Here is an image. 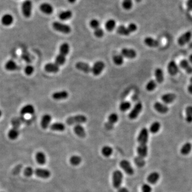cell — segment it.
Segmentation results:
<instances>
[{
  "instance_id": "cell-53",
  "label": "cell",
  "mask_w": 192,
  "mask_h": 192,
  "mask_svg": "<svg viewBox=\"0 0 192 192\" xmlns=\"http://www.w3.org/2000/svg\"><path fill=\"white\" fill-rule=\"evenodd\" d=\"M142 192H152V188L151 186L147 184H144L141 186Z\"/></svg>"
},
{
  "instance_id": "cell-47",
  "label": "cell",
  "mask_w": 192,
  "mask_h": 192,
  "mask_svg": "<svg viewBox=\"0 0 192 192\" xmlns=\"http://www.w3.org/2000/svg\"><path fill=\"white\" fill-rule=\"evenodd\" d=\"M135 164L139 168H142L145 165V161L144 158H143L139 156H137L135 158Z\"/></svg>"
},
{
  "instance_id": "cell-24",
  "label": "cell",
  "mask_w": 192,
  "mask_h": 192,
  "mask_svg": "<svg viewBox=\"0 0 192 192\" xmlns=\"http://www.w3.org/2000/svg\"><path fill=\"white\" fill-rule=\"evenodd\" d=\"M180 67L188 74H192V65L186 59H183L179 64Z\"/></svg>"
},
{
  "instance_id": "cell-18",
  "label": "cell",
  "mask_w": 192,
  "mask_h": 192,
  "mask_svg": "<svg viewBox=\"0 0 192 192\" xmlns=\"http://www.w3.org/2000/svg\"><path fill=\"white\" fill-rule=\"evenodd\" d=\"M69 96L68 92L66 90L59 91L53 92L52 94V97L53 99L56 100L66 99Z\"/></svg>"
},
{
  "instance_id": "cell-8",
  "label": "cell",
  "mask_w": 192,
  "mask_h": 192,
  "mask_svg": "<svg viewBox=\"0 0 192 192\" xmlns=\"http://www.w3.org/2000/svg\"><path fill=\"white\" fill-rule=\"evenodd\" d=\"M192 38V33L190 30H188L187 32H185L182 35L179 36L178 40L177 43L181 46L186 44L187 43L190 41Z\"/></svg>"
},
{
  "instance_id": "cell-60",
  "label": "cell",
  "mask_w": 192,
  "mask_h": 192,
  "mask_svg": "<svg viewBox=\"0 0 192 192\" xmlns=\"http://www.w3.org/2000/svg\"><path fill=\"white\" fill-rule=\"evenodd\" d=\"M2 110H1V109H0V118H1V117H2Z\"/></svg>"
},
{
  "instance_id": "cell-15",
  "label": "cell",
  "mask_w": 192,
  "mask_h": 192,
  "mask_svg": "<svg viewBox=\"0 0 192 192\" xmlns=\"http://www.w3.org/2000/svg\"><path fill=\"white\" fill-rule=\"evenodd\" d=\"M75 67L77 70L84 72L85 73H89L90 72H91V68H92V67H91L89 64L87 62H76L75 64Z\"/></svg>"
},
{
  "instance_id": "cell-27",
  "label": "cell",
  "mask_w": 192,
  "mask_h": 192,
  "mask_svg": "<svg viewBox=\"0 0 192 192\" xmlns=\"http://www.w3.org/2000/svg\"><path fill=\"white\" fill-rule=\"evenodd\" d=\"M160 174L158 172H153L148 176L147 180L151 184H155L160 179Z\"/></svg>"
},
{
  "instance_id": "cell-4",
  "label": "cell",
  "mask_w": 192,
  "mask_h": 192,
  "mask_svg": "<svg viewBox=\"0 0 192 192\" xmlns=\"http://www.w3.org/2000/svg\"><path fill=\"white\" fill-rule=\"evenodd\" d=\"M123 175L122 172L120 170H115L113 173V185L114 187L119 189L122 183Z\"/></svg>"
},
{
  "instance_id": "cell-20",
  "label": "cell",
  "mask_w": 192,
  "mask_h": 192,
  "mask_svg": "<svg viewBox=\"0 0 192 192\" xmlns=\"http://www.w3.org/2000/svg\"><path fill=\"white\" fill-rule=\"evenodd\" d=\"M4 68L9 72H13L18 69V65L15 60L9 59L4 64Z\"/></svg>"
},
{
  "instance_id": "cell-11",
  "label": "cell",
  "mask_w": 192,
  "mask_h": 192,
  "mask_svg": "<svg viewBox=\"0 0 192 192\" xmlns=\"http://www.w3.org/2000/svg\"><path fill=\"white\" fill-rule=\"evenodd\" d=\"M154 108L157 112L164 114L167 113L169 110V108L168 107V106L166 104H164L163 103H161L160 102H156L154 104Z\"/></svg>"
},
{
  "instance_id": "cell-48",
  "label": "cell",
  "mask_w": 192,
  "mask_h": 192,
  "mask_svg": "<svg viewBox=\"0 0 192 192\" xmlns=\"http://www.w3.org/2000/svg\"><path fill=\"white\" fill-rule=\"evenodd\" d=\"M24 73L26 75H32L34 72V67L31 65H27L25 67Z\"/></svg>"
},
{
  "instance_id": "cell-34",
  "label": "cell",
  "mask_w": 192,
  "mask_h": 192,
  "mask_svg": "<svg viewBox=\"0 0 192 192\" xmlns=\"http://www.w3.org/2000/svg\"><path fill=\"white\" fill-rule=\"evenodd\" d=\"M116 25H117L116 21L114 19H108L106 22L105 27L106 30L108 32H112L116 27Z\"/></svg>"
},
{
  "instance_id": "cell-23",
  "label": "cell",
  "mask_w": 192,
  "mask_h": 192,
  "mask_svg": "<svg viewBox=\"0 0 192 192\" xmlns=\"http://www.w3.org/2000/svg\"><path fill=\"white\" fill-rule=\"evenodd\" d=\"M44 70L48 73H57L59 71V66L57 65L55 62H49L45 64Z\"/></svg>"
},
{
  "instance_id": "cell-32",
  "label": "cell",
  "mask_w": 192,
  "mask_h": 192,
  "mask_svg": "<svg viewBox=\"0 0 192 192\" xmlns=\"http://www.w3.org/2000/svg\"><path fill=\"white\" fill-rule=\"evenodd\" d=\"M192 149V144L190 142H187L183 145L181 149V153L183 155H187L189 154Z\"/></svg>"
},
{
  "instance_id": "cell-45",
  "label": "cell",
  "mask_w": 192,
  "mask_h": 192,
  "mask_svg": "<svg viewBox=\"0 0 192 192\" xmlns=\"http://www.w3.org/2000/svg\"><path fill=\"white\" fill-rule=\"evenodd\" d=\"M122 6L124 10H130L133 7V0H123Z\"/></svg>"
},
{
  "instance_id": "cell-36",
  "label": "cell",
  "mask_w": 192,
  "mask_h": 192,
  "mask_svg": "<svg viewBox=\"0 0 192 192\" xmlns=\"http://www.w3.org/2000/svg\"><path fill=\"white\" fill-rule=\"evenodd\" d=\"M117 32L118 34L123 36H129L130 34V33L128 30L127 27H126L124 25H120L117 28Z\"/></svg>"
},
{
  "instance_id": "cell-14",
  "label": "cell",
  "mask_w": 192,
  "mask_h": 192,
  "mask_svg": "<svg viewBox=\"0 0 192 192\" xmlns=\"http://www.w3.org/2000/svg\"><path fill=\"white\" fill-rule=\"evenodd\" d=\"M34 173L36 176L43 179H47L51 176V172L49 170L44 168H37L35 170Z\"/></svg>"
},
{
  "instance_id": "cell-22",
  "label": "cell",
  "mask_w": 192,
  "mask_h": 192,
  "mask_svg": "<svg viewBox=\"0 0 192 192\" xmlns=\"http://www.w3.org/2000/svg\"><path fill=\"white\" fill-rule=\"evenodd\" d=\"M14 22V17L13 16L9 14L6 13L1 18V23L5 26H10Z\"/></svg>"
},
{
  "instance_id": "cell-42",
  "label": "cell",
  "mask_w": 192,
  "mask_h": 192,
  "mask_svg": "<svg viewBox=\"0 0 192 192\" xmlns=\"http://www.w3.org/2000/svg\"><path fill=\"white\" fill-rule=\"evenodd\" d=\"M157 82L155 80H151L148 82L146 85V89L149 92H152L157 87Z\"/></svg>"
},
{
  "instance_id": "cell-46",
  "label": "cell",
  "mask_w": 192,
  "mask_h": 192,
  "mask_svg": "<svg viewBox=\"0 0 192 192\" xmlns=\"http://www.w3.org/2000/svg\"><path fill=\"white\" fill-rule=\"evenodd\" d=\"M118 120H119V117L117 113H111L108 117V122L113 125L116 123Z\"/></svg>"
},
{
  "instance_id": "cell-21",
  "label": "cell",
  "mask_w": 192,
  "mask_h": 192,
  "mask_svg": "<svg viewBox=\"0 0 192 192\" xmlns=\"http://www.w3.org/2000/svg\"><path fill=\"white\" fill-rule=\"evenodd\" d=\"M52 120V117L49 114H45L42 117L41 126L43 129H47L49 127Z\"/></svg>"
},
{
  "instance_id": "cell-5",
  "label": "cell",
  "mask_w": 192,
  "mask_h": 192,
  "mask_svg": "<svg viewBox=\"0 0 192 192\" xmlns=\"http://www.w3.org/2000/svg\"><path fill=\"white\" fill-rule=\"evenodd\" d=\"M149 132L147 128H143L140 131L137 137L139 145H147L149 140Z\"/></svg>"
},
{
  "instance_id": "cell-37",
  "label": "cell",
  "mask_w": 192,
  "mask_h": 192,
  "mask_svg": "<svg viewBox=\"0 0 192 192\" xmlns=\"http://www.w3.org/2000/svg\"><path fill=\"white\" fill-rule=\"evenodd\" d=\"M161 123L158 121H155L151 124L149 128V131L153 134H155L160 131L161 129Z\"/></svg>"
},
{
  "instance_id": "cell-31",
  "label": "cell",
  "mask_w": 192,
  "mask_h": 192,
  "mask_svg": "<svg viewBox=\"0 0 192 192\" xmlns=\"http://www.w3.org/2000/svg\"><path fill=\"white\" fill-rule=\"evenodd\" d=\"M36 162H38V164L40 165H44L45 164L47 161V158L45 154L42 152H38L35 155Z\"/></svg>"
},
{
  "instance_id": "cell-35",
  "label": "cell",
  "mask_w": 192,
  "mask_h": 192,
  "mask_svg": "<svg viewBox=\"0 0 192 192\" xmlns=\"http://www.w3.org/2000/svg\"><path fill=\"white\" fill-rule=\"evenodd\" d=\"M70 51V46L67 43L62 44L59 47V53L61 55L66 56L68 55Z\"/></svg>"
},
{
  "instance_id": "cell-29",
  "label": "cell",
  "mask_w": 192,
  "mask_h": 192,
  "mask_svg": "<svg viewBox=\"0 0 192 192\" xmlns=\"http://www.w3.org/2000/svg\"><path fill=\"white\" fill-rule=\"evenodd\" d=\"M20 134L19 129L17 127H13L8 131V136L10 139L16 140L18 138Z\"/></svg>"
},
{
  "instance_id": "cell-25",
  "label": "cell",
  "mask_w": 192,
  "mask_h": 192,
  "mask_svg": "<svg viewBox=\"0 0 192 192\" xmlns=\"http://www.w3.org/2000/svg\"><path fill=\"white\" fill-rule=\"evenodd\" d=\"M155 81L158 84H161L164 80V73L163 70L160 68H157L155 70Z\"/></svg>"
},
{
  "instance_id": "cell-49",
  "label": "cell",
  "mask_w": 192,
  "mask_h": 192,
  "mask_svg": "<svg viewBox=\"0 0 192 192\" xmlns=\"http://www.w3.org/2000/svg\"><path fill=\"white\" fill-rule=\"evenodd\" d=\"M89 25L91 27V28H93L94 30L100 27V23L99 21L97 19H92L90 21Z\"/></svg>"
},
{
  "instance_id": "cell-40",
  "label": "cell",
  "mask_w": 192,
  "mask_h": 192,
  "mask_svg": "<svg viewBox=\"0 0 192 192\" xmlns=\"http://www.w3.org/2000/svg\"><path fill=\"white\" fill-rule=\"evenodd\" d=\"M66 58L65 56L58 54L55 58V62L59 66H62L66 62Z\"/></svg>"
},
{
  "instance_id": "cell-1",
  "label": "cell",
  "mask_w": 192,
  "mask_h": 192,
  "mask_svg": "<svg viewBox=\"0 0 192 192\" xmlns=\"http://www.w3.org/2000/svg\"><path fill=\"white\" fill-rule=\"evenodd\" d=\"M87 121V117L84 115H77L68 117L66 121V124L68 126L77 125L85 123Z\"/></svg>"
},
{
  "instance_id": "cell-3",
  "label": "cell",
  "mask_w": 192,
  "mask_h": 192,
  "mask_svg": "<svg viewBox=\"0 0 192 192\" xmlns=\"http://www.w3.org/2000/svg\"><path fill=\"white\" fill-rule=\"evenodd\" d=\"M33 3L31 0H25L21 6V10L23 15L25 18H30L32 16Z\"/></svg>"
},
{
  "instance_id": "cell-54",
  "label": "cell",
  "mask_w": 192,
  "mask_h": 192,
  "mask_svg": "<svg viewBox=\"0 0 192 192\" xmlns=\"http://www.w3.org/2000/svg\"><path fill=\"white\" fill-rule=\"evenodd\" d=\"M185 5L187 10L192 11V0H187Z\"/></svg>"
},
{
  "instance_id": "cell-61",
  "label": "cell",
  "mask_w": 192,
  "mask_h": 192,
  "mask_svg": "<svg viewBox=\"0 0 192 192\" xmlns=\"http://www.w3.org/2000/svg\"><path fill=\"white\" fill-rule=\"evenodd\" d=\"M142 0H135V1L136 2H137V3H139V2H141Z\"/></svg>"
},
{
  "instance_id": "cell-33",
  "label": "cell",
  "mask_w": 192,
  "mask_h": 192,
  "mask_svg": "<svg viewBox=\"0 0 192 192\" xmlns=\"http://www.w3.org/2000/svg\"><path fill=\"white\" fill-rule=\"evenodd\" d=\"M50 129L53 131H63L65 130V125L61 122L53 123L50 126Z\"/></svg>"
},
{
  "instance_id": "cell-30",
  "label": "cell",
  "mask_w": 192,
  "mask_h": 192,
  "mask_svg": "<svg viewBox=\"0 0 192 192\" xmlns=\"http://www.w3.org/2000/svg\"><path fill=\"white\" fill-rule=\"evenodd\" d=\"M138 156L145 158L148 155V147L147 145H139L137 149Z\"/></svg>"
},
{
  "instance_id": "cell-12",
  "label": "cell",
  "mask_w": 192,
  "mask_h": 192,
  "mask_svg": "<svg viewBox=\"0 0 192 192\" xmlns=\"http://www.w3.org/2000/svg\"><path fill=\"white\" fill-rule=\"evenodd\" d=\"M35 107L32 104H27L21 108L20 113L21 115H33L35 113Z\"/></svg>"
},
{
  "instance_id": "cell-41",
  "label": "cell",
  "mask_w": 192,
  "mask_h": 192,
  "mask_svg": "<svg viewBox=\"0 0 192 192\" xmlns=\"http://www.w3.org/2000/svg\"><path fill=\"white\" fill-rule=\"evenodd\" d=\"M70 163L74 166H79L82 162V158L80 156L74 155L71 157L70 159Z\"/></svg>"
},
{
  "instance_id": "cell-6",
  "label": "cell",
  "mask_w": 192,
  "mask_h": 192,
  "mask_svg": "<svg viewBox=\"0 0 192 192\" xmlns=\"http://www.w3.org/2000/svg\"><path fill=\"white\" fill-rule=\"evenodd\" d=\"M143 104L140 102L138 103L134 106V107L131 109V111L130 112L129 114V118L131 120H135L137 119L140 113H141L143 110Z\"/></svg>"
},
{
  "instance_id": "cell-62",
  "label": "cell",
  "mask_w": 192,
  "mask_h": 192,
  "mask_svg": "<svg viewBox=\"0 0 192 192\" xmlns=\"http://www.w3.org/2000/svg\"></svg>"
},
{
  "instance_id": "cell-44",
  "label": "cell",
  "mask_w": 192,
  "mask_h": 192,
  "mask_svg": "<svg viewBox=\"0 0 192 192\" xmlns=\"http://www.w3.org/2000/svg\"><path fill=\"white\" fill-rule=\"evenodd\" d=\"M131 107V104L130 102L128 101H124L121 103L119 106V108L120 109L121 111L126 112L128 110H129Z\"/></svg>"
},
{
  "instance_id": "cell-9",
  "label": "cell",
  "mask_w": 192,
  "mask_h": 192,
  "mask_svg": "<svg viewBox=\"0 0 192 192\" xmlns=\"http://www.w3.org/2000/svg\"><path fill=\"white\" fill-rule=\"evenodd\" d=\"M120 166L124 171L129 175H133L134 173V169L131 164L128 160H123L121 161Z\"/></svg>"
},
{
  "instance_id": "cell-2",
  "label": "cell",
  "mask_w": 192,
  "mask_h": 192,
  "mask_svg": "<svg viewBox=\"0 0 192 192\" xmlns=\"http://www.w3.org/2000/svg\"><path fill=\"white\" fill-rule=\"evenodd\" d=\"M53 27L55 30L64 34H69L72 31L70 25L58 21L53 23Z\"/></svg>"
},
{
  "instance_id": "cell-28",
  "label": "cell",
  "mask_w": 192,
  "mask_h": 192,
  "mask_svg": "<svg viewBox=\"0 0 192 192\" xmlns=\"http://www.w3.org/2000/svg\"><path fill=\"white\" fill-rule=\"evenodd\" d=\"M73 16V12L70 10H67L61 12L58 15L59 19L62 21H67Z\"/></svg>"
},
{
  "instance_id": "cell-39",
  "label": "cell",
  "mask_w": 192,
  "mask_h": 192,
  "mask_svg": "<svg viewBox=\"0 0 192 192\" xmlns=\"http://www.w3.org/2000/svg\"><path fill=\"white\" fill-rule=\"evenodd\" d=\"M186 121L188 123H192V106H188L185 109Z\"/></svg>"
},
{
  "instance_id": "cell-55",
  "label": "cell",
  "mask_w": 192,
  "mask_h": 192,
  "mask_svg": "<svg viewBox=\"0 0 192 192\" xmlns=\"http://www.w3.org/2000/svg\"><path fill=\"white\" fill-rule=\"evenodd\" d=\"M187 91L189 92V94H192V76L190 77V84L187 87Z\"/></svg>"
},
{
  "instance_id": "cell-17",
  "label": "cell",
  "mask_w": 192,
  "mask_h": 192,
  "mask_svg": "<svg viewBox=\"0 0 192 192\" xmlns=\"http://www.w3.org/2000/svg\"><path fill=\"white\" fill-rule=\"evenodd\" d=\"M40 10L45 15H50L53 12V7L51 4L47 2H44L40 6Z\"/></svg>"
},
{
  "instance_id": "cell-38",
  "label": "cell",
  "mask_w": 192,
  "mask_h": 192,
  "mask_svg": "<svg viewBox=\"0 0 192 192\" xmlns=\"http://www.w3.org/2000/svg\"><path fill=\"white\" fill-rule=\"evenodd\" d=\"M113 61L116 65L121 66L124 62V57L121 54L114 55L113 57Z\"/></svg>"
},
{
  "instance_id": "cell-52",
  "label": "cell",
  "mask_w": 192,
  "mask_h": 192,
  "mask_svg": "<svg viewBox=\"0 0 192 192\" xmlns=\"http://www.w3.org/2000/svg\"><path fill=\"white\" fill-rule=\"evenodd\" d=\"M127 28H128L129 31L131 33L136 32V30H137L138 27L137 25L135 23H131L128 25Z\"/></svg>"
},
{
  "instance_id": "cell-50",
  "label": "cell",
  "mask_w": 192,
  "mask_h": 192,
  "mask_svg": "<svg viewBox=\"0 0 192 192\" xmlns=\"http://www.w3.org/2000/svg\"><path fill=\"white\" fill-rule=\"evenodd\" d=\"M34 171L35 170L34 169L30 167H28L27 168H25L24 170V175L25 176H26L27 177H30L33 176V175L34 173Z\"/></svg>"
},
{
  "instance_id": "cell-7",
  "label": "cell",
  "mask_w": 192,
  "mask_h": 192,
  "mask_svg": "<svg viewBox=\"0 0 192 192\" xmlns=\"http://www.w3.org/2000/svg\"><path fill=\"white\" fill-rule=\"evenodd\" d=\"M105 67V64L103 61L99 60L94 62L91 68V72L95 76H98L102 73Z\"/></svg>"
},
{
  "instance_id": "cell-26",
  "label": "cell",
  "mask_w": 192,
  "mask_h": 192,
  "mask_svg": "<svg viewBox=\"0 0 192 192\" xmlns=\"http://www.w3.org/2000/svg\"><path fill=\"white\" fill-rule=\"evenodd\" d=\"M74 131L78 137L81 138L85 137L86 132L85 128L81 124H77L74 127Z\"/></svg>"
},
{
  "instance_id": "cell-10",
  "label": "cell",
  "mask_w": 192,
  "mask_h": 192,
  "mask_svg": "<svg viewBox=\"0 0 192 192\" xmlns=\"http://www.w3.org/2000/svg\"><path fill=\"white\" fill-rule=\"evenodd\" d=\"M121 54L122 55L123 57H126L128 59L135 58L137 55L135 50L127 48H123L121 51Z\"/></svg>"
},
{
  "instance_id": "cell-19",
  "label": "cell",
  "mask_w": 192,
  "mask_h": 192,
  "mask_svg": "<svg viewBox=\"0 0 192 192\" xmlns=\"http://www.w3.org/2000/svg\"><path fill=\"white\" fill-rule=\"evenodd\" d=\"M144 43L147 47L150 48H156L160 45V42L158 40L152 38L151 36H147L144 39Z\"/></svg>"
},
{
  "instance_id": "cell-13",
  "label": "cell",
  "mask_w": 192,
  "mask_h": 192,
  "mask_svg": "<svg viewBox=\"0 0 192 192\" xmlns=\"http://www.w3.org/2000/svg\"><path fill=\"white\" fill-rule=\"evenodd\" d=\"M167 70L170 75L175 76L179 72V68L174 60H171L167 65Z\"/></svg>"
},
{
  "instance_id": "cell-16",
  "label": "cell",
  "mask_w": 192,
  "mask_h": 192,
  "mask_svg": "<svg viewBox=\"0 0 192 192\" xmlns=\"http://www.w3.org/2000/svg\"><path fill=\"white\" fill-rule=\"evenodd\" d=\"M176 99V95L173 93H167L163 94L161 99L164 104H171Z\"/></svg>"
},
{
  "instance_id": "cell-51",
  "label": "cell",
  "mask_w": 192,
  "mask_h": 192,
  "mask_svg": "<svg viewBox=\"0 0 192 192\" xmlns=\"http://www.w3.org/2000/svg\"><path fill=\"white\" fill-rule=\"evenodd\" d=\"M94 36H96L97 38H102L104 35V30L100 27L94 30Z\"/></svg>"
},
{
  "instance_id": "cell-43",
  "label": "cell",
  "mask_w": 192,
  "mask_h": 192,
  "mask_svg": "<svg viewBox=\"0 0 192 192\" xmlns=\"http://www.w3.org/2000/svg\"><path fill=\"white\" fill-rule=\"evenodd\" d=\"M113 152V149L109 146H105L102 149V154L105 157L111 156Z\"/></svg>"
},
{
  "instance_id": "cell-59",
  "label": "cell",
  "mask_w": 192,
  "mask_h": 192,
  "mask_svg": "<svg viewBox=\"0 0 192 192\" xmlns=\"http://www.w3.org/2000/svg\"><path fill=\"white\" fill-rule=\"evenodd\" d=\"M67 1L71 4H73L76 1V0H67Z\"/></svg>"
},
{
  "instance_id": "cell-58",
  "label": "cell",
  "mask_w": 192,
  "mask_h": 192,
  "mask_svg": "<svg viewBox=\"0 0 192 192\" xmlns=\"http://www.w3.org/2000/svg\"><path fill=\"white\" fill-rule=\"evenodd\" d=\"M188 62H189L192 65V54H191V55L190 56V57H189V58H188Z\"/></svg>"
},
{
  "instance_id": "cell-56",
  "label": "cell",
  "mask_w": 192,
  "mask_h": 192,
  "mask_svg": "<svg viewBox=\"0 0 192 192\" xmlns=\"http://www.w3.org/2000/svg\"><path fill=\"white\" fill-rule=\"evenodd\" d=\"M105 128L108 130H111L112 129H113V127H114V125L113 124H111L110 123L106 122L105 124Z\"/></svg>"
},
{
  "instance_id": "cell-57",
  "label": "cell",
  "mask_w": 192,
  "mask_h": 192,
  "mask_svg": "<svg viewBox=\"0 0 192 192\" xmlns=\"http://www.w3.org/2000/svg\"><path fill=\"white\" fill-rule=\"evenodd\" d=\"M118 192H129L128 189L124 187H120L118 189Z\"/></svg>"
}]
</instances>
